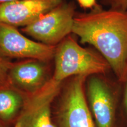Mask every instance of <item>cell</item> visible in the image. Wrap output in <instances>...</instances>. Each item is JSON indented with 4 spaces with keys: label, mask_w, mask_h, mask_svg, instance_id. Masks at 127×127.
Returning <instances> with one entry per match:
<instances>
[{
    "label": "cell",
    "mask_w": 127,
    "mask_h": 127,
    "mask_svg": "<svg viewBox=\"0 0 127 127\" xmlns=\"http://www.w3.org/2000/svg\"><path fill=\"white\" fill-rule=\"evenodd\" d=\"M72 33L82 44L93 45L110 66L123 84L127 77V11L99 5L86 13L76 14Z\"/></svg>",
    "instance_id": "cell-1"
},
{
    "label": "cell",
    "mask_w": 127,
    "mask_h": 127,
    "mask_svg": "<svg viewBox=\"0 0 127 127\" xmlns=\"http://www.w3.org/2000/svg\"><path fill=\"white\" fill-rule=\"evenodd\" d=\"M52 80L61 84L68 78L79 75L107 74L111 70L99 52L83 48L71 37L65 38L56 48Z\"/></svg>",
    "instance_id": "cell-2"
},
{
    "label": "cell",
    "mask_w": 127,
    "mask_h": 127,
    "mask_svg": "<svg viewBox=\"0 0 127 127\" xmlns=\"http://www.w3.org/2000/svg\"><path fill=\"white\" fill-rule=\"evenodd\" d=\"M85 94L96 127H117L122 83L108 78L106 74L90 75L85 82Z\"/></svg>",
    "instance_id": "cell-3"
},
{
    "label": "cell",
    "mask_w": 127,
    "mask_h": 127,
    "mask_svg": "<svg viewBox=\"0 0 127 127\" xmlns=\"http://www.w3.org/2000/svg\"><path fill=\"white\" fill-rule=\"evenodd\" d=\"M75 7L72 2H62L32 23L23 31L38 42L54 46L72 32Z\"/></svg>",
    "instance_id": "cell-4"
},
{
    "label": "cell",
    "mask_w": 127,
    "mask_h": 127,
    "mask_svg": "<svg viewBox=\"0 0 127 127\" xmlns=\"http://www.w3.org/2000/svg\"><path fill=\"white\" fill-rule=\"evenodd\" d=\"M88 76L71 78L62 96L58 112V127H96L85 94Z\"/></svg>",
    "instance_id": "cell-5"
},
{
    "label": "cell",
    "mask_w": 127,
    "mask_h": 127,
    "mask_svg": "<svg viewBox=\"0 0 127 127\" xmlns=\"http://www.w3.org/2000/svg\"><path fill=\"white\" fill-rule=\"evenodd\" d=\"M56 48L31 40L15 27L0 22V55L45 62L54 58Z\"/></svg>",
    "instance_id": "cell-6"
},
{
    "label": "cell",
    "mask_w": 127,
    "mask_h": 127,
    "mask_svg": "<svg viewBox=\"0 0 127 127\" xmlns=\"http://www.w3.org/2000/svg\"><path fill=\"white\" fill-rule=\"evenodd\" d=\"M60 85L51 78L40 91L29 95L14 127H56L51 105L59 93Z\"/></svg>",
    "instance_id": "cell-7"
},
{
    "label": "cell",
    "mask_w": 127,
    "mask_h": 127,
    "mask_svg": "<svg viewBox=\"0 0 127 127\" xmlns=\"http://www.w3.org/2000/svg\"><path fill=\"white\" fill-rule=\"evenodd\" d=\"M63 2V0H16L0 4V22L26 27Z\"/></svg>",
    "instance_id": "cell-8"
},
{
    "label": "cell",
    "mask_w": 127,
    "mask_h": 127,
    "mask_svg": "<svg viewBox=\"0 0 127 127\" xmlns=\"http://www.w3.org/2000/svg\"><path fill=\"white\" fill-rule=\"evenodd\" d=\"M44 62L30 60L14 64L8 73V84L28 95H34L49 81Z\"/></svg>",
    "instance_id": "cell-9"
},
{
    "label": "cell",
    "mask_w": 127,
    "mask_h": 127,
    "mask_svg": "<svg viewBox=\"0 0 127 127\" xmlns=\"http://www.w3.org/2000/svg\"><path fill=\"white\" fill-rule=\"evenodd\" d=\"M27 98H25L24 93L11 85L0 87V124L4 127L15 120L23 110Z\"/></svg>",
    "instance_id": "cell-10"
},
{
    "label": "cell",
    "mask_w": 127,
    "mask_h": 127,
    "mask_svg": "<svg viewBox=\"0 0 127 127\" xmlns=\"http://www.w3.org/2000/svg\"><path fill=\"white\" fill-rule=\"evenodd\" d=\"M14 63L0 55V87L9 85L8 73Z\"/></svg>",
    "instance_id": "cell-11"
},
{
    "label": "cell",
    "mask_w": 127,
    "mask_h": 127,
    "mask_svg": "<svg viewBox=\"0 0 127 127\" xmlns=\"http://www.w3.org/2000/svg\"><path fill=\"white\" fill-rule=\"evenodd\" d=\"M104 5L109 9L119 11H127V0H100Z\"/></svg>",
    "instance_id": "cell-12"
},
{
    "label": "cell",
    "mask_w": 127,
    "mask_h": 127,
    "mask_svg": "<svg viewBox=\"0 0 127 127\" xmlns=\"http://www.w3.org/2000/svg\"><path fill=\"white\" fill-rule=\"evenodd\" d=\"M124 114L127 118V77L124 82L122 84V94L121 104Z\"/></svg>",
    "instance_id": "cell-13"
},
{
    "label": "cell",
    "mask_w": 127,
    "mask_h": 127,
    "mask_svg": "<svg viewBox=\"0 0 127 127\" xmlns=\"http://www.w3.org/2000/svg\"><path fill=\"white\" fill-rule=\"evenodd\" d=\"M79 5L85 9H93L97 5L96 0H77Z\"/></svg>",
    "instance_id": "cell-14"
},
{
    "label": "cell",
    "mask_w": 127,
    "mask_h": 127,
    "mask_svg": "<svg viewBox=\"0 0 127 127\" xmlns=\"http://www.w3.org/2000/svg\"><path fill=\"white\" fill-rule=\"evenodd\" d=\"M16 1V0H0V4H2V3L5 2H11V1Z\"/></svg>",
    "instance_id": "cell-15"
},
{
    "label": "cell",
    "mask_w": 127,
    "mask_h": 127,
    "mask_svg": "<svg viewBox=\"0 0 127 127\" xmlns=\"http://www.w3.org/2000/svg\"><path fill=\"white\" fill-rule=\"evenodd\" d=\"M0 127H4V126H2V125H1V124H0Z\"/></svg>",
    "instance_id": "cell-16"
}]
</instances>
